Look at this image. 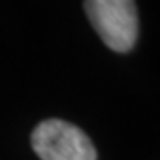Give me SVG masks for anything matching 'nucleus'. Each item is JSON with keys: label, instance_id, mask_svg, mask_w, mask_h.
Instances as JSON below:
<instances>
[{"label": "nucleus", "instance_id": "obj_1", "mask_svg": "<svg viewBox=\"0 0 160 160\" xmlns=\"http://www.w3.org/2000/svg\"><path fill=\"white\" fill-rule=\"evenodd\" d=\"M85 14L93 29L114 52H129L139 37L135 0H85Z\"/></svg>", "mask_w": 160, "mask_h": 160}, {"label": "nucleus", "instance_id": "obj_2", "mask_svg": "<svg viewBox=\"0 0 160 160\" xmlns=\"http://www.w3.org/2000/svg\"><path fill=\"white\" fill-rule=\"evenodd\" d=\"M31 148L41 160H97L89 135L64 120H44L31 133Z\"/></svg>", "mask_w": 160, "mask_h": 160}]
</instances>
